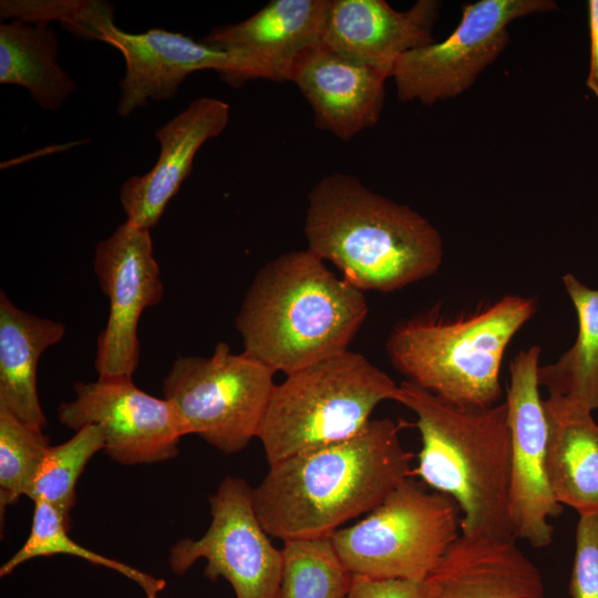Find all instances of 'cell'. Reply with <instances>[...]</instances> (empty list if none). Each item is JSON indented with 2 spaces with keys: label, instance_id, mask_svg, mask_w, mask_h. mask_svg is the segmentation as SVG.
<instances>
[{
  "label": "cell",
  "instance_id": "cell-24",
  "mask_svg": "<svg viewBox=\"0 0 598 598\" xmlns=\"http://www.w3.org/2000/svg\"><path fill=\"white\" fill-rule=\"evenodd\" d=\"M282 570L275 598H347L353 575L330 537L283 542Z\"/></svg>",
  "mask_w": 598,
  "mask_h": 598
},
{
  "label": "cell",
  "instance_id": "cell-1",
  "mask_svg": "<svg viewBox=\"0 0 598 598\" xmlns=\"http://www.w3.org/2000/svg\"><path fill=\"white\" fill-rule=\"evenodd\" d=\"M409 423L374 419L354 436L283 458L252 488L255 512L282 542L330 537L369 514L406 478L414 454L401 443Z\"/></svg>",
  "mask_w": 598,
  "mask_h": 598
},
{
  "label": "cell",
  "instance_id": "cell-17",
  "mask_svg": "<svg viewBox=\"0 0 598 598\" xmlns=\"http://www.w3.org/2000/svg\"><path fill=\"white\" fill-rule=\"evenodd\" d=\"M440 7L436 0H419L396 11L383 0H330L322 43L391 74L402 54L435 42Z\"/></svg>",
  "mask_w": 598,
  "mask_h": 598
},
{
  "label": "cell",
  "instance_id": "cell-31",
  "mask_svg": "<svg viewBox=\"0 0 598 598\" xmlns=\"http://www.w3.org/2000/svg\"><path fill=\"white\" fill-rule=\"evenodd\" d=\"M587 10L590 56L586 85L598 97V0H589Z\"/></svg>",
  "mask_w": 598,
  "mask_h": 598
},
{
  "label": "cell",
  "instance_id": "cell-16",
  "mask_svg": "<svg viewBox=\"0 0 598 598\" xmlns=\"http://www.w3.org/2000/svg\"><path fill=\"white\" fill-rule=\"evenodd\" d=\"M388 78V71L349 59L321 43L300 60L290 81L309 102L315 125L349 141L379 122Z\"/></svg>",
  "mask_w": 598,
  "mask_h": 598
},
{
  "label": "cell",
  "instance_id": "cell-11",
  "mask_svg": "<svg viewBox=\"0 0 598 598\" xmlns=\"http://www.w3.org/2000/svg\"><path fill=\"white\" fill-rule=\"evenodd\" d=\"M93 269L109 299V317L97 338V379H132L140 361L142 312L164 297L151 231L124 221L94 249Z\"/></svg>",
  "mask_w": 598,
  "mask_h": 598
},
{
  "label": "cell",
  "instance_id": "cell-20",
  "mask_svg": "<svg viewBox=\"0 0 598 598\" xmlns=\"http://www.w3.org/2000/svg\"><path fill=\"white\" fill-rule=\"evenodd\" d=\"M66 327L16 306L0 291V408L22 422L47 425L37 390V368L42 353L59 343Z\"/></svg>",
  "mask_w": 598,
  "mask_h": 598
},
{
  "label": "cell",
  "instance_id": "cell-30",
  "mask_svg": "<svg viewBox=\"0 0 598 598\" xmlns=\"http://www.w3.org/2000/svg\"><path fill=\"white\" fill-rule=\"evenodd\" d=\"M347 598H429L425 580L380 579L353 575Z\"/></svg>",
  "mask_w": 598,
  "mask_h": 598
},
{
  "label": "cell",
  "instance_id": "cell-4",
  "mask_svg": "<svg viewBox=\"0 0 598 598\" xmlns=\"http://www.w3.org/2000/svg\"><path fill=\"white\" fill-rule=\"evenodd\" d=\"M400 389V403L416 414L421 435L412 475L455 501L463 514L462 535L516 539L508 508L511 431L506 402L462 406L406 380Z\"/></svg>",
  "mask_w": 598,
  "mask_h": 598
},
{
  "label": "cell",
  "instance_id": "cell-7",
  "mask_svg": "<svg viewBox=\"0 0 598 598\" xmlns=\"http://www.w3.org/2000/svg\"><path fill=\"white\" fill-rule=\"evenodd\" d=\"M458 511L452 497L411 476L330 539L352 575L423 581L461 535Z\"/></svg>",
  "mask_w": 598,
  "mask_h": 598
},
{
  "label": "cell",
  "instance_id": "cell-21",
  "mask_svg": "<svg viewBox=\"0 0 598 598\" xmlns=\"http://www.w3.org/2000/svg\"><path fill=\"white\" fill-rule=\"evenodd\" d=\"M548 425L545 470L554 498L579 516L598 515V424L591 412L543 401Z\"/></svg>",
  "mask_w": 598,
  "mask_h": 598
},
{
  "label": "cell",
  "instance_id": "cell-29",
  "mask_svg": "<svg viewBox=\"0 0 598 598\" xmlns=\"http://www.w3.org/2000/svg\"><path fill=\"white\" fill-rule=\"evenodd\" d=\"M569 595L571 598H598V515L579 516Z\"/></svg>",
  "mask_w": 598,
  "mask_h": 598
},
{
  "label": "cell",
  "instance_id": "cell-14",
  "mask_svg": "<svg viewBox=\"0 0 598 598\" xmlns=\"http://www.w3.org/2000/svg\"><path fill=\"white\" fill-rule=\"evenodd\" d=\"M103 42L117 49L125 61L116 107L122 117L150 101L174 97L185 79L196 71L214 70L233 86L267 79L262 69L240 54L216 49L181 32L154 28L131 33L114 24Z\"/></svg>",
  "mask_w": 598,
  "mask_h": 598
},
{
  "label": "cell",
  "instance_id": "cell-23",
  "mask_svg": "<svg viewBox=\"0 0 598 598\" xmlns=\"http://www.w3.org/2000/svg\"><path fill=\"white\" fill-rule=\"evenodd\" d=\"M563 282L577 313L578 334L556 362L538 367L537 381L549 399L592 412L598 410V289L573 274H566Z\"/></svg>",
  "mask_w": 598,
  "mask_h": 598
},
{
  "label": "cell",
  "instance_id": "cell-2",
  "mask_svg": "<svg viewBox=\"0 0 598 598\" xmlns=\"http://www.w3.org/2000/svg\"><path fill=\"white\" fill-rule=\"evenodd\" d=\"M368 311L363 291L293 250L256 274L235 326L245 353L288 375L349 350Z\"/></svg>",
  "mask_w": 598,
  "mask_h": 598
},
{
  "label": "cell",
  "instance_id": "cell-10",
  "mask_svg": "<svg viewBox=\"0 0 598 598\" xmlns=\"http://www.w3.org/2000/svg\"><path fill=\"white\" fill-rule=\"evenodd\" d=\"M212 522L197 538H183L169 550L171 570L183 576L205 559V576L224 578L236 598H275L282 570L281 548L269 539L252 505V487L226 476L209 497Z\"/></svg>",
  "mask_w": 598,
  "mask_h": 598
},
{
  "label": "cell",
  "instance_id": "cell-15",
  "mask_svg": "<svg viewBox=\"0 0 598 598\" xmlns=\"http://www.w3.org/2000/svg\"><path fill=\"white\" fill-rule=\"evenodd\" d=\"M229 115L228 103L203 96L189 102L155 131L159 154L154 166L130 177L120 188L126 221L150 230L157 225L167 204L192 173L197 152L224 132Z\"/></svg>",
  "mask_w": 598,
  "mask_h": 598
},
{
  "label": "cell",
  "instance_id": "cell-3",
  "mask_svg": "<svg viewBox=\"0 0 598 598\" xmlns=\"http://www.w3.org/2000/svg\"><path fill=\"white\" fill-rule=\"evenodd\" d=\"M308 250L361 291L391 292L434 275L444 256L437 229L409 206L334 173L308 195Z\"/></svg>",
  "mask_w": 598,
  "mask_h": 598
},
{
  "label": "cell",
  "instance_id": "cell-18",
  "mask_svg": "<svg viewBox=\"0 0 598 598\" xmlns=\"http://www.w3.org/2000/svg\"><path fill=\"white\" fill-rule=\"evenodd\" d=\"M330 0H272L248 19L212 29L207 45L238 53L276 82L290 81L300 60L322 43Z\"/></svg>",
  "mask_w": 598,
  "mask_h": 598
},
{
  "label": "cell",
  "instance_id": "cell-27",
  "mask_svg": "<svg viewBox=\"0 0 598 598\" xmlns=\"http://www.w3.org/2000/svg\"><path fill=\"white\" fill-rule=\"evenodd\" d=\"M43 429L27 424L0 408V512L25 489L50 447Z\"/></svg>",
  "mask_w": 598,
  "mask_h": 598
},
{
  "label": "cell",
  "instance_id": "cell-19",
  "mask_svg": "<svg viewBox=\"0 0 598 598\" xmlns=\"http://www.w3.org/2000/svg\"><path fill=\"white\" fill-rule=\"evenodd\" d=\"M429 598H544L543 577L515 539L460 535L425 579Z\"/></svg>",
  "mask_w": 598,
  "mask_h": 598
},
{
  "label": "cell",
  "instance_id": "cell-12",
  "mask_svg": "<svg viewBox=\"0 0 598 598\" xmlns=\"http://www.w3.org/2000/svg\"><path fill=\"white\" fill-rule=\"evenodd\" d=\"M73 401L58 408V420L78 431L97 425L105 439L106 454L132 465L163 462L178 453V443L188 434L174 404L138 389L132 379L76 382Z\"/></svg>",
  "mask_w": 598,
  "mask_h": 598
},
{
  "label": "cell",
  "instance_id": "cell-8",
  "mask_svg": "<svg viewBox=\"0 0 598 598\" xmlns=\"http://www.w3.org/2000/svg\"><path fill=\"white\" fill-rule=\"evenodd\" d=\"M275 373L244 351L233 353L226 342H218L210 357H178L163 379V394L188 434L234 454L257 437L277 384Z\"/></svg>",
  "mask_w": 598,
  "mask_h": 598
},
{
  "label": "cell",
  "instance_id": "cell-13",
  "mask_svg": "<svg viewBox=\"0 0 598 598\" xmlns=\"http://www.w3.org/2000/svg\"><path fill=\"white\" fill-rule=\"evenodd\" d=\"M540 352V347L532 346L511 360L505 399L511 431L509 517L515 538L535 548L550 545L549 519L564 509L553 496L545 470L548 425L537 381Z\"/></svg>",
  "mask_w": 598,
  "mask_h": 598
},
{
  "label": "cell",
  "instance_id": "cell-26",
  "mask_svg": "<svg viewBox=\"0 0 598 598\" xmlns=\"http://www.w3.org/2000/svg\"><path fill=\"white\" fill-rule=\"evenodd\" d=\"M105 448L101 429L87 424L68 441L50 446L24 495L54 507L70 525V513L76 502V483L90 458Z\"/></svg>",
  "mask_w": 598,
  "mask_h": 598
},
{
  "label": "cell",
  "instance_id": "cell-22",
  "mask_svg": "<svg viewBox=\"0 0 598 598\" xmlns=\"http://www.w3.org/2000/svg\"><path fill=\"white\" fill-rule=\"evenodd\" d=\"M60 42L49 23H0V83L24 87L45 111H56L76 85L59 61Z\"/></svg>",
  "mask_w": 598,
  "mask_h": 598
},
{
  "label": "cell",
  "instance_id": "cell-9",
  "mask_svg": "<svg viewBox=\"0 0 598 598\" xmlns=\"http://www.w3.org/2000/svg\"><path fill=\"white\" fill-rule=\"evenodd\" d=\"M555 9L553 0H480L464 6L458 25L446 39L395 61L391 78L399 100L433 105L461 95L504 52L512 21Z\"/></svg>",
  "mask_w": 598,
  "mask_h": 598
},
{
  "label": "cell",
  "instance_id": "cell-6",
  "mask_svg": "<svg viewBox=\"0 0 598 598\" xmlns=\"http://www.w3.org/2000/svg\"><path fill=\"white\" fill-rule=\"evenodd\" d=\"M401 389L364 355L347 350L276 384L257 439L270 465L350 439L377 405L401 402Z\"/></svg>",
  "mask_w": 598,
  "mask_h": 598
},
{
  "label": "cell",
  "instance_id": "cell-5",
  "mask_svg": "<svg viewBox=\"0 0 598 598\" xmlns=\"http://www.w3.org/2000/svg\"><path fill=\"white\" fill-rule=\"evenodd\" d=\"M530 297L506 295L466 315L430 311L398 323L386 340L392 365L417 386L462 406L499 403L507 346L534 316Z\"/></svg>",
  "mask_w": 598,
  "mask_h": 598
},
{
  "label": "cell",
  "instance_id": "cell-25",
  "mask_svg": "<svg viewBox=\"0 0 598 598\" xmlns=\"http://www.w3.org/2000/svg\"><path fill=\"white\" fill-rule=\"evenodd\" d=\"M69 526L50 504L42 501L34 502L30 534L20 549L0 567V577L10 575L30 559L68 554L120 573L137 584L145 592L146 598H157V595L166 587V581L162 578L153 577L130 565L79 545L69 537Z\"/></svg>",
  "mask_w": 598,
  "mask_h": 598
},
{
  "label": "cell",
  "instance_id": "cell-28",
  "mask_svg": "<svg viewBox=\"0 0 598 598\" xmlns=\"http://www.w3.org/2000/svg\"><path fill=\"white\" fill-rule=\"evenodd\" d=\"M115 8L103 0H1L3 20L49 23L56 21L74 37L104 41L114 25Z\"/></svg>",
  "mask_w": 598,
  "mask_h": 598
}]
</instances>
